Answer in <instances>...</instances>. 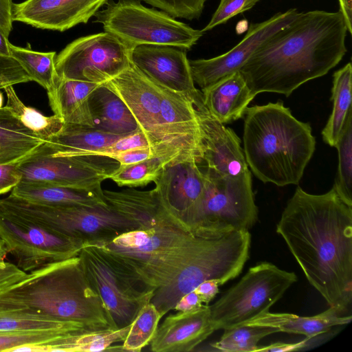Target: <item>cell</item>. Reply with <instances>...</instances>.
<instances>
[{"label":"cell","mask_w":352,"mask_h":352,"mask_svg":"<svg viewBox=\"0 0 352 352\" xmlns=\"http://www.w3.org/2000/svg\"><path fill=\"white\" fill-rule=\"evenodd\" d=\"M276 231L310 285L346 315L352 302V207L333 188L314 195L298 186Z\"/></svg>","instance_id":"obj_1"},{"label":"cell","mask_w":352,"mask_h":352,"mask_svg":"<svg viewBox=\"0 0 352 352\" xmlns=\"http://www.w3.org/2000/svg\"><path fill=\"white\" fill-rule=\"evenodd\" d=\"M347 32L340 10L300 12L263 42L239 72L256 96L274 92L288 97L340 63L347 51Z\"/></svg>","instance_id":"obj_2"},{"label":"cell","mask_w":352,"mask_h":352,"mask_svg":"<svg viewBox=\"0 0 352 352\" xmlns=\"http://www.w3.org/2000/svg\"><path fill=\"white\" fill-rule=\"evenodd\" d=\"M0 311L76 322L92 331L118 329L89 286L78 256L28 272L0 292Z\"/></svg>","instance_id":"obj_3"},{"label":"cell","mask_w":352,"mask_h":352,"mask_svg":"<svg viewBox=\"0 0 352 352\" xmlns=\"http://www.w3.org/2000/svg\"><path fill=\"white\" fill-rule=\"evenodd\" d=\"M245 116L243 150L248 168L264 183L298 184L315 151L310 124L281 101L248 107Z\"/></svg>","instance_id":"obj_4"},{"label":"cell","mask_w":352,"mask_h":352,"mask_svg":"<svg viewBox=\"0 0 352 352\" xmlns=\"http://www.w3.org/2000/svg\"><path fill=\"white\" fill-rule=\"evenodd\" d=\"M200 239L175 220L93 245L138 290L154 294L182 268Z\"/></svg>","instance_id":"obj_5"},{"label":"cell","mask_w":352,"mask_h":352,"mask_svg":"<svg viewBox=\"0 0 352 352\" xmlns=\"http://www.w3.org/2000/svg\"><path fill=\"white\" fill-rule=\"evenodd\" d=\"M250 245L248 230L201 236L182 268L168 284L155 290L151 302L164 316L204 280L215 279L222 285L235 278L249 259Z\"/></svg>","instance_id":"obj_6"},{"label":"cell","mask_w":352,"mask_h":352,"mask_svg":"<svg viewBox=\"0 0 352 352\" xmlns=\"http://www.w3.org/2000/svg\"><path fill=\"white\" fill-rule=\"evenodd\" d=\"M201 170L206 177L204 192L182 217L183 224L198 236L249 231L258 219L250 170L238 176Z\"/></svg>","instance_id":"obj_7"},{"label":"cell","mask_w":352,"mask_h":352,"mask_svg":"<svg viewBox=\"0 0 352 352\" xmlns=\"http://www.w3.org/2000/svg\"><path fill=\"white\" fill-rule=\"evenodd\" d=\"M0 210L78 241L83 246L108 241L138 229L136 225L107 204L94 206H48L10 195L0 199Z\"/></svg>","instance_id":"obj_8"},{"label":"cell","mask_w":352,"mask_h":352,"mask_svg":"<svg viewBox=\"0 0 352 352\" xmlns=\"http://www.w3.org/2000/svg\"><path fill=\"white\" fill-rule=\"evenodd\" d=\"M106 4L95 14L96 21L131 50L140 45H172L187 50L204 34L164 12L144 6L138 0H118Z\"/></svg>","instance_id":"obj_9"},{"label":"cell","mask_w":352,"mask_h":352,"mask_svg":"<svg viewBox=\"0 0 352 352\" xmlns=\"http://www.w3.org/2000/svg\"><path fill=\"white\" fill-rule=\"evenodd\" d=\"M297 280L294 272L272 263L261 262L250 267L236 285L209 305L214 331L242 325L270 311Z\"/></svg>","instance_id":"obj_10"},{"label":"cell","mask_w":352,"mask_h":352,"mask_svg":"<svg viewBox=\"0 0 352 352\" xmlns=\"http://www.w3.org/2000/svg\"><path fill=\"white\" fill-rule=\"evenodd\" d=\"M104 84L126 104L147 138L154 157L164 159L166 165L186 160L165 123L164 86L148 78L131 62L126 70Z\"/></svg>","instance_id":"obj_11"},{"label":"cell","mask_w":352,"mask_h":352,"mask_svg":"<svg viewBox=\"0 0 352 352\" xmlns=\"http://www.w3.org/2000/svg\"><path fill=\"white\" fill-rule=\"evenodd\" d=\"M131 50L118 38L100 32L78 38L55 58L58 78L102 84L126 70Z\"/></svg>","instance_id":"obj_12"},{"label":"cell","mask_w":352,"mask_h":352,"mask_svg":"<svg viewBox=\"0 0 352 352\" xmlns=\"http://www.w3.org/2000/svg\"><path fill=\"white\" fill-rule=\"evenodd\" d=\"M118 162L103 155L58 156L41 145L17 164L20 182L39 183L77 188H94L119 167Z\"/></svg>","instance_id":"obj_13"},{"label":"cell","mask_w":352,"mask_h":352,"mask_svg":"<svg viewBox=\"0 0 352 352\" xmlns=\"http://www.w3.org/2000/svg\"><path fill=\"white\" fill-rule=\"evenodd\" d=\"M0 238L17 267L27 273L77 256L83 247L78 241L1 210Z\"/></svg>","instance_id":"obj_14"},{"label":"cell","mask_w":352,"mask_h":352,"mask_svg":"<svg viewBox=\"0 0 352 352\" xmlns=\"http://www.w3.org/2000/svg\"><path fill=\"white\" fill-rule=\"evenodd\" d=\"M78 256L89 286L102 300L116 329L129 326L153 294L138 290L95 246H83Z\"/></svg>","instance_id":"obj_15"},{"label":"cell","mask_w":352,"mask_h":352,"mask_svg":"<svg viewBox=\"0 0 352 352\" xmlns=\"http://www.w3.org/2000/svg\"><path fill=\"white\" fill-rule=\"evenodd\" d=\"M299 13L296 8H291L264 21L251 23L242 41L230 51L209 59L189 60L194 82L204 89L239 71L263 42L292 23Z\"/></svg>","instance_id":"obj_16"},{"label":"cell","mask_w":352,"mask_h":352,"mask_svg":"<svg viewBox=\"0 0 352 352\" xmlns=\"http://www.w3.org/2000/svg\"><path fill=\"white\" fill-rule=\"evenodd\" d=\"M191 102L201 135L200 164H204L201 167L226 176H238L249 170L241 140L235 132L210 113L204 104L201 92Z\"/></svg>","instance_id":"obj_17"},{"label":"cell","mask_w":352,"mask_h":352,"mask_svg":"<svg viewBox=\"0 0 352 352\" xmlns=\"http://www.w3.org/2000/svg\"><path fill=\"white\" fill-rule=\"evenodd\" d=\"M130 58L131 62L148 78L190 100L201 92L195 87L186 50L183 48L140 45L131 50Z\"/></svg>","instance_id":"obj_18"},{"label":"cell","mask_w":352,"mask_h":352,"mask_svg":"<svg viewBox=\"0 0 352 352\" xmlns=\"http://www.w3.org/2000/svg\"><path fill=\"white\" fill-rule=\"evenodd\" d=\"M108 0H25L13 4L12 20L34 28L64 32L86 23Z\"/></svg>","instance_id":"obj_19"},{"label":"cell","mask_w":352,"mask_h":352,"mask_svg":"<svg viewBox=\"0 0 352 352\" xmlns=\"http://www.w3.org/2000/svg\"><path fill=\"white\" fill-rule=\"evenodd\" d=\"M154 183L166 208L181 221L201 197L206 177L197 162L188 160L165 165Z\"/></svg>","instance_id":"obj_20"},{"label":"cell","mask_w":352,"mask_h":352,"mask_svg":"<svg viewBox=\"0 0 352 352\" xmlns=\"http://www.w3.org/2000/svg\"><path fill=\"white\" fill-rule=\"evenodd\" d=\"M214 331L208 305L192 311H178L158 326L150 348L153 352L191 351Z\"/></svg>","instance_id":"obj_21"},{"label":"cell","mask_w":352,"mask_h":352,"mask_svg":"<svg viewBox=\"0 0 352 352\" xmlns=\"http://www.w3.org/2000/svg\"><path fill=\"white\" fill-rule=\"evenodd\" d=\"M107 204L133 222L138 229H148L179 220L164 206L155 189L139 190L132 188L120 191L103 190Z\"/></svg>","instance_id":"obj_22"},{"label":"cell","mask_w":352,"mask_h":352,"mask_svg":"<svg viewBox=\"0 0 352 352\" xmlns=\"http://www.w3.org/2000/svg\"><path fill=\"white\" fill-rule=\"evenodd\" d=\"M204 104L222 124L241 118L256 95L238 71L201 89Z\"/></svg>","instance_id":"obj_23"},{"label":"cell","mask_w":352,"mask_h":352,"mask_svg":"<svg viewBox=\"0 0 352 352\" xmlns=\"http://www.w3.org/2000/svg\"><path fill=\"white\" fill-rule=\"evenodd\" d=\"M351 320V314L342 315L329 307L326 311L313 316L268 311L242 325L270 327L278 332L300 334L312 339L329 331L333 327L347 324Z\"/></svg>","instance_id":"obj_24"},{"label":"cell","mask_w":352,"mask_h":352,"mask_svg":"<svg viewBox=\"0 0 352 352\" xmlns=\"http://www.w3.org/2000/svg\"><path fill=\"white\" fill-rule=\"evenodd\" d=\"M88 103L94 128L117 135L140 129L126 104L104 83L91 91Z\"/></svg>","instance_id":"obj_25"},{"label":"cell","mask_w":352,"mask_h":352,"mask_svg":"<svg viewBox=\"0 0 352 352\" xmlns=\"http://www.w3.org/2000/svg\"><path fill=\"white\" fill-rule=\"evenodd\" d=\"M99 85L58 77L54 87L47 91L52 111L64 124L93 127L88 98Z\"/></svg>","instance_id":"obj_26"},{"label":"cell","mask_w":352,"mask_h":352,"mask_svg":"<svg viewBox=\"0 0 352 352\" xmlns=\"http://www.w3.org/2000/svg\"><path fill=\"white\" fill-rule=\"evenodd\" d=\"M10 195L32 203L48 206H94L107 204L101 186L77 188L19 182L12 188Z\"/></svg>","instance_id":"obj_27"},{"label":"cell","mask_w":352,"mask_h":352,"mask_svg":"<svg viewBox=\"0 0 352 352\" xmlns=\"http://www.w3.org/2000/svg\"><path fill=\"white\" fill-rule=\"evenodd\" d=\"M123 136L87 126L64 124L58 133L45 142V146L54 155H94Z\"/></svg>","instance_id":"obj_28"},{"label":"cell","mask_w":352,"mask_h":352,"mask_svg":"<svg viewBox=\"0 0 352 352\" xmlns=\"http://www.w3.org/2000/svg\"><path fill=\"white\" fill-rule=\"evenodd\" d=\"M44 142L9 109H0V164H19Z\"/></svg>","instance_id":"obj_29"},{"label":"cell","mask_w":352,"mask_h":352,"mask_svg":"<svg viewBox=\"0 0 352 352\" xmlns=\"http://www.w3.org/2000/svg\"><path fill=\"white\" fill-rule=\"evenodd\" d=\"M331 98L333 109L322 131L323 141L334 146L341 133L347 116L352 109V66L348 63L333 75Z\"/></svg>","instance_id":"obj_30"},{"label":"cell","mask_w":352,"mask_h":352,"mask_svg":"<svg viewBox=\"0 0 352 352\" xmlns=\"http://www.w3.org/2000/svg\"><path fill=\"white\" fill-rule=\"evenodd\" d=\"M87 331L59 329L0 331V351H56L61 339Z\"/></svg>","instance_id":"obj_31"},{"label":"cell","mask_w":352,"mask_h":352,"mask_svg":"<svg viewBox=\"0 0 352 352\" xmlns=\"http://www.w3.org/2000/svg\"><path fill=\"white\" fill-rule=\"evenodd\" d=\"M3 89L7 96L5 107L43 141L47 142L63 128L64 122L60 117L54 114L45 116L34 108L24 104L12 85L5 87Z\"/></svg>","instance_id":"obj_32"},{"label":"cell","mask_w":352,"mask_h":352,"mask_svg":"<svg viewBox=\"0 0 352 352\" xmlns=\"http://www.w3.org/2000/svg\"><path fill=\"white\" fill-rule=\"evenodd\" d=\"M10 56L15 59L25 71L47 91L54 86L58 78L56 67V52H41L31 49L28 43L27 47H21L10 43Z\"/></svg>","instance_id":"obj_33"},{"label":"cell","mask_w":352,"mask_h":352,"mask_svg":"<svg viewBox=\"0 0 352 352\" xmlns=\"http://www.w3.org/2000/svg\"><path fill=\"white\" fill-rule=\"evenodd\" d=\"M334 146L338 153V166L333 188L339 197L352 207V109Z\"/></svg>","instance_id":"obj_34"},{"label":"cell","mask_w":352,"mask_h":352,"mask_svg":"<svg viewBox=\"0 0 352 352\" xmlns=\"http://www.w3.org/2000/svg\"><path fill=\"white\" fill-rule=\"evenodd\" d=\"M162 316L151 302L144 305L130 324L129 330L120 346L121 350L141 351L154 338Z\"/></svg>","instance_id":"obj_35"},{"label":"cell","mask_w":352,"mask_h":352,"mask_svg":"<svg viewBox=\"0 0 352 352\" xmlns=\"http://www.w3.org/2000/svg\"><path fill=\"white\" fill-rule=\"evenodd\" d=\"M59 329L92 331L76 322L62 321L19 311H0V331Z\"/></svg>","instance_id":"obj_36"},{"label":"cell","mask_w":352,"mask_h":352,"mask_svg":"<svg viewBox=\"0 0 352 352\" xmlns=\"http://www.w3.org/2000/svg\"><path fill=\"white\" fill-rule=\"evenodd\" d=\"M277 332L270 327L240 325L224 329L221 338L210 346L223 352H256L262 338Z\"/></svg>","instance_id":"obj_37"},{"label":"cell","mask_w":352,"mask_h":352,"mask_svg":"<svg viewBox=\"0 0 352 352\" xmlns=\"http://www.w3.org/2000/svg\"><path fill=\"white\" fill-rule=\"evenodd\" d=\"M165 165L166 162L164 159L153 157L135 164L120 165L109 179L120 187L144 186L154 182Z\"/></svg>","instance_id":"obj_38"},{"label":"cell","mask_w":352,"mask_h":352,"mask_svg":"<svg viewBox=\"0 0 352 352\" xmlns=\"http://www.w3.org/2000/svg\"><path fill=\"white\" fill-rule=\"evenodd\" d=\"M173 18L198 19L207 0H142Z\"/></svg>","instance_id":"obj_39"},{"label":"cell","mask_w":352,"mask_h":352,"mask_svg":"<svg viewBox=\"0 0 352 352\" xmlns=\"http://www.w3.org/2000/svg\"><path fill=\"white\" fill-rule=\"evenodd\" d=\"M259 0H221L210 22L201 30L202 32L226 23L238 14L250 10Z\"/></svg>","instance_id":"obj_40"},{"label":"cell","mask_w":352,"mask_h":352,"mask_svg":"<svg viewBox=\"0 0 352 352\" xmlns=\"http://www.w3.org/2000/svg\"><path fill=\"white\" fill-rule=\"evenodd\" d=\"M32 81L31 77L11 56H0V89Z\"/></svg>","instance_id":"obj_41"},{"label":"cell","mask_w":352,"mask_h":352,"mask_svg":"<svg viewBox=\"0 0 352 352\" xmlns=\"http://www.w3.org/2000/svg\"><path fill=\"white\" fill-rule=\"evenodd\" d=\"M146 147H151L150 143L143 131L140 129L135 133L119 138L109 146L96 153L94 155L111 157L129 150Z\"/></svg>","instance_id":"obj_42"},{"label":"cell","mask_w":352,"mask_h":352,"mask_svg":"<svg viewBox=\"0 0 352 352\" xmlns=\"http://www.w3.org/2000/svg\"><path fill=\"white\" fill-rule=\"evenodd\" d=\"M8 254V249L0 238V292L19 282L27 274L16 265L6 261Z\"/></svg>","instance_id":"obj_43"},{"label":"cell","mask_w":352,"mask_h":352,"mask_svg":"<svg viewBox=\"0 0 352 352\" xmlns=\"http://www.w3.org/2000/svg\"><path fill=\"white\" fill-rule=\"evenodd\" d=\"M17 164H0V195L8 192L21 182Z\"/></svg>","instance_id":"obj_44"},{"label":"cell","mask_w":352,"mask_h":352,"mask_svg":"<svg viewBox=\"0 0 352 352\" xmlns=\"http://www.w3.org/2000/svg\"><path fill=\"white\" fill-rule=\"evenodd\" d=\"M153 157H154V154L152 148L146 147L122 152L111 157V158L118 162L120 166H123L142 162Z\"/></svg>","instance_id":"obj_45"},{"label":"cell","mask_w":352,"mask_h":352,"mask_svg":"<svg viewBox=\"0 0 352 352\" xmlns=\"http://www.w3.org/2000/svg\"><path fill=\"white\" fill-rule=\"evenodd\" d=\"M12 0H0V31L7 37L12 30Z\"/></svg>","instance_id":"obj_46"},{"label":"cell","mask_w":352,"mask_h":352,"mask_svg":"<svg viewBox=\"0 0 352 352\" xmlns=\"http://www.w3.org/2000/svg\"><path fill=\"white\" fill-rule=\"evenodd\" d=\"M220 283L217 280L210 279L201 283L194 290L203 303L208 305L219 293Z\"/></svg>","instance_id":"obj_47"},{"label":"cell","mask_w":352,"mask_h":352,"mask_svg":"<svg viewBox=\"0 0 352 352\" xmlns=\"http://www.w3.org/2000/svg\"><path fill=\"white\" fill-rule=\"evenodd\" d=\"M203 302L197 293L192 290L182 296L175 304L173 309L179 311H188L199 309Z\"/></svg>","instance_id":"obj_48"},{"label":"cell","mask_w":352,"mask_h":352,"mask_svg":"<svg viewBox=\"0 0 352 352\" xmlns=\"http://www.w3.org/2000/svg\"><path fill=\"white\" fill-rule=\"evenodd\" d=\"M311 339L305 338V340L295 343H284L276 342L267 346H258L256 352H284V351H294L302 349L307 346V342Z\"/></svg>","instance_id":"obj_49"},{"label":"cell","mask_w":352,"mask_h":352,"mask_svg":"<svg viewBox=\"0 0 352 352\" xmlns=\"http://www.w3.org/2000/svg\"><path fill=\"white\" fill-rule=\"evenodd\" d=\"M340 10L344 16L348 33L352 34V0H338Z\"/></svg>","instance_id":"obj_50"},{"label":"cell","mask_w":352,"mask_h":352,"mask_svg":"<svg viewBox=\"0 0 352 352\" xmlns=\"http://www.w3.org/2000/svg\"><path fill=\"white\" fill-rule=\"evenodd\" d=\"M7 38L0 31V56H10L9 44L10 42Z\"/></svg>","instance_id":"obj_51"},{"label":"cell","mask_w":352,"mask_h":352,"mask_svg":"<svg viewBox=\"0 0 352 352\" xmlns=\"http://www.w3.org/2000/svg\"><path fill=\"white\" fill-rule=\"evenodd\" d=\"M3 96L2 93L0 91V109L3 107Z\"/></svg>","instance_id":"obj_52"}]
</instances>
